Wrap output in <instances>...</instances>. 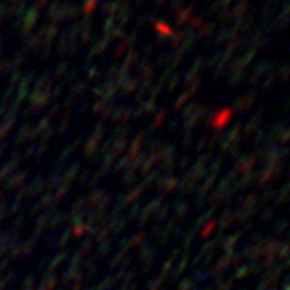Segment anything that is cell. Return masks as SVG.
<instances>
[{"mask_svg":"<svg viewBox=\"0 0 290 290\" xmlns=\"http://www.w3.org/2000/svg\"><path fill=\"white\" fill-rule=\"evenodd\" d=\"M248 9V0H242L238 5H236V9H235V16L236 18H242L243 16V12Z\"/></svg>","mask_w":290,"mask_h":290,"instance_id":"obj_1","label":"cell"}]
</instances>
